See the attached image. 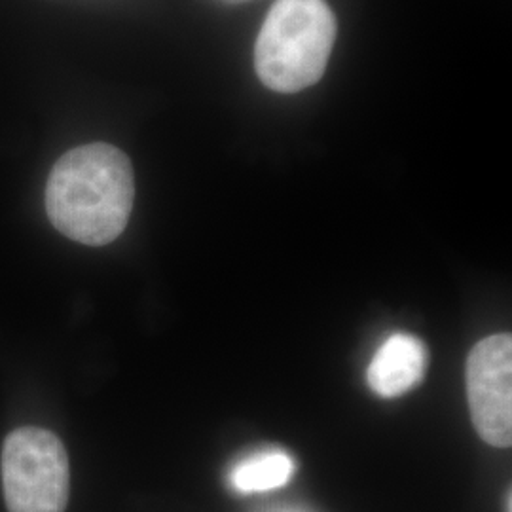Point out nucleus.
Masks as SVG:
<instances>
[{
  "label": "nucleus",
  "instance_id": "obj_8",
  "mask_svg": "<svg viewBox=\"0 0 512 512\" xmlns=\"http://www.w3.org/2000/svg\"><path fill=\"white\" fill-rule=\"evenodd\" d=\"M230 2H243V0H230Z\"/></svg>",
  "mask_w": 512,
  "mask_h": 512
},
{
  "label": "nucleus",
  "instance_id": "obj_2",
  "mask_svg": "<svg viewBox=\"0 0 512 512\" xmlns=\"http://www.w3.org/2000/svg\"><path fill=\"white\" fill-rule=\"evenodd\" d=\"M336 37L327 0H275L256 37L258 80L272 92L308 90L327 71Z\"/></svg>",
  "mask_w": 512,
  "mask_h": 512
},
{
  "label": "nucleus",
  "instance_id": "obj_5",
  "mask_svg": "<svg viewBox=\"0 0 512 512\" xmlns=\"http://www.w3.org/2000/svg\"><path fill=\"white\" fill-rule=\"evenodd\" d=\"M427 365L429 351L420 338L399 332L389 336L372 357L366 382L376 395L393 399L420 385Z\"/></svg>",
  "mask_w": 512,
  "mask_h": 512
},
{
  "label": "nucleus",
  "instance_id": "obj_1",
  "mask_svg": "<svg viewBox=\"0 0 512 512\" xmlns=\"http://www.w3.org/2000/svg\"><path fill=\"white\" fill-rule=\"evenodd\" d=\"M135 173L128 156L107 143L82 145L55 162L46 183V213L55 230L82 245L101 247L128 226Z\"/></svg>",
  "mask_w": 512,
  "mask_h": 512
},
{
  "label": "nucleus",
  "instance_id": "obj_6",
  "mask_svg": "<svg viewBox=\"0 0 512 512\" xmlns=\"http://www.w3.org/2000/svg\"><path fill=\"white\" fill-rule=\"evenodd\" d=\"M293 473V458L274 450L243 459L234 467L230 482L241 494H262L289 484Z\"/></svg>",
  "mask_w": 512,
  "mask_h": 512
},
{
  "label": "nucleus",
  "instance_id": "obj_7",
  "mask_svg": "<svg viewBox=\"0 0 512 512\" xmlns=\"http://www.w3.org/2000/svg\"><path fill=\"white\" fill-rule=\"evenodd\" d=\"M507 512H511V494L507 495Z\"/></svg>",
  "mask_w": 512,
  "mask_h": 512
},
{
  "label": "nucleus",
  "instance_id": "obj_3",
  "mask_svg": "<svg viewBox=\"0 0 512 512\" xmlns=\"http://www.w3.org/2000/svg\"><path fill=\"white\" fill-rule=\"evenodd\" d=\"M2 490L10 512H65L71 494L69 456L42 427H19L2 446Z\"/></svg>",
  "mask_w": 512,
  "mask_h": 512
},
{
  "label": "nucleus",
  "instance_id": "obj_4",
  "mask_svg": "<svg viewBox=\"0 0 512 512\" xmlns=\"http://www.w3.org/2000/svg\"><path fill=\"white\" fill-rule=\"evenodd\" d=\"M467 399L480 439L495 448L512 442V338L494 334L476 344L467 359Z\"/></svg>",
  "mask_w": 512,
  "mask_h": 512
}]
</instances>
